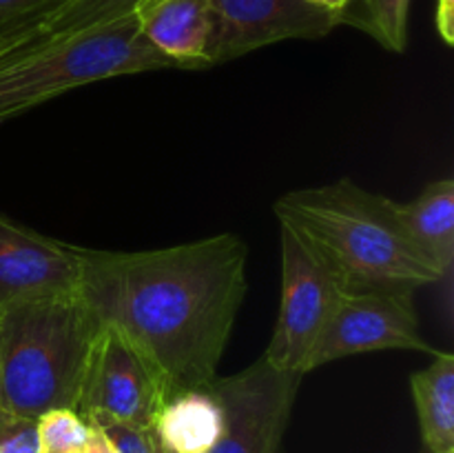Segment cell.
<instances>
[{"label": "cell", "mask_w": 454, "mask_h": 453, "mask_svg": "<svg viewBox=\"0 0 454 453\" xmlns=\"http://www.w3.org/2000/svg\"><path fill=\"white\" fill-rule=\"evenodd\" d=\"M168 391L137 346L109 324L96 329L75 411L87 422L114 420L153 429Z\"/></svg>", "instance_id": "cell-5"}, {"label": "cell", "mask_w": 454, "mask_h": 453, "mask_svg": "<svg viewBox=\"0 0 454 453\" xmlns=\"http://www.w3.org/2000/svg\"><path fill=\"white\" fill-rule=\"evenodd\" d=\"M411 0H353L341 13L340 25L366 31L386 52L403 53L408 47Z\"/></svg>", "instance_id": "cell-15"}, {"label": "cell", "mask_w": 454, "mask_h": 453, "mask_svg": "<svg viewBox=\"0 0 454 453\" xmlns=\"http://www.w3.org/2000/svg\"><path fill=\"white\" fill-rule=\"evenodd\" d=\"M224 429L220 400L207 389L173 393L155 417L153 433L176 453H208Z\"/></svg>", "instance_id": "cell-13"}, {"label": "cell", "mask_w": 454, "mask_h": 453, "mask_svg": "<svg viewBox=\"0 0 454 453\" xmlns=\"http://www.w3.org/2000/svg\"><path fill=\"white\" fill-rule=\"evenodd\" d=\"M434 27L437 34L448 47L454 44V0H437L434 9Z\"/></svg>", "instance_id": "cell-20"}, {"label": "cell", "mask_w": 454, "mask_h": 453, "mask_svg": "<svg viewBox=\"0 0 454 453\" xmlns=\"http://www.w3.org/2000/svg\"><path fill=\"white\" fill-rule=\"evenodd\" d=\"M301 373L279 371L262 355L233 376L213 380L224 429L208 453H278L295 409Z\"/></svg>", "instance_id": "cell-6"}, {"label": "cell", "mask_w": 454, "mask_h": 453, "mask_svg": "<svg viewBox=\"0 0 454 453\" xmlns=\"http://www.w3.org/2000/svg\"><path fill=\"white\" fill-rule=\"evenodd\" d=\"M424 449L430 453H454V355L439 351L433 362L411 376Z\"/></svg>", "instance_id": "cell-14"}, {"label": "cell", "mask_w": 454, "mask_h": 453, "mask_svg": "<svg viewBox=\"0 0 454 453\" xmlns=\"http://www.w3.org/2000/svg\"><path fill=\"white\" fill-rule=\"evenodd\" d=\"M419 453H430V451H426V449H421V451Z\"/></svg>", "instance_id": "cell-25"}, {"label": "cell", "mask_w": 454, "mask_h": 453, "mask_svg": "<svg viewBox=\"0 0 454 453\" xmlns=\"http://www.w3.org/2000/svg\"><path fill=\"white\" fill-rule=\"evenodd\" d=\"M213 13L211 65L282 43L315 40L331 34L340 20L306 0H208Z\"/></svg>", "instance_id": "cell-8"}, {"label": "cell", "mask_w": 454, "mask_h": 453, "mask_svg": "<svg viewBox=\"0 0 454 453\" xmlns=\"http://www.w3.org/2000/svg\"><path fill=\"white\" fill-rule=\"evenodd\" d=\"M53 453H84V449H78V451H53Z\"/></svg>", "instance_id": "cell-24"}, {"label": "cell", "mask_w": 454, "mask_h": 453, "mask_svg": "<svg viewBox=\"0 0 454 453\" xmlns=\"http://www.w3.org/2000/svg\"><path fill=\"white\" fill-rule=\"evenodd\" d=\"M153 453H176L173 449H168L167 444L162 442V440H158V435H155V442H153Z\"/></svg>", "instance_id": "cell-23"}, {"label": "cell", "mask_w": 454, "mask_h": 453, "mask_svg": "<svg viewBox=\"0 0 454 453\" xmlns=\"http://www.w3.org/2000/svg\"><path fill=\"white\" fill-rule=\"evenodd\" d=\"M62 3L65 0H0V31L35 20Z\"/></svg>", "instance_id": "cell-19"}, {"label": "cell", "mask_w": 454, "mask_h": 453, "mask_svg": "<svg viewBox=\"0 0 454 453\" xmlns=\"http://www.w3.org/2000/svg\"><path fill=\"white\" fill-rule=\"evenodd\" d=\"M145 3L146 0H65L35 20L0 31V62L29 56L89 29L131 16Z\"/></svg>", "instance_id": "cell-11"}, {"label": "cell", "mask_w": 454, "mask_h": 453, "mask_svg": "<svg viewBox=\"0 0 454 453\" xmlns=\"http://www.w3.org/2000/svg\"><path fill=\"white\" fill-rule=\"evenodd\" d=\"M91 440H89V444L84 447V453H118V449L111 444V440L106 438L98 426H91Z\"/></svg>", "instance_id": "cell-21"}, {"label": "cell", "mask_w": 454, "mask_h": 453, "mask_svg": "<svg viewBox=\"0 0 454 453\" xmlns=\"http://www.w3.org/2000/svg\"><path fill=\"white\" fill-rule=\"evenodd\" d=\"M395 216L412 247L450 275L454 262V180H434L411 203H395Z\"/></svg>", "instance_id": "cell-12"}, {"label": "cell", "mask_w": 454, "mask_h": 453, "mask_svg": "<svg viewBox=\"0 0 454 453\" xmlns=\"http://www.w3.org/2000/svg\"><path fill=\"white\" fill-rule=\"evenodd\" d=\"M282 305L264 358L279 371L306 376L310 354L346 293L335 271L288 226L279 225Z\"/></svg>", "instance_id": "cell-4"}, {"label": "cell", "mask_w": 454, "mask_h": 453, "mask_svg": "<svg viewBox=\"0 0 454 453\" xmlns=\"http://www.w3.org/2000/svg\"><path fill=\"white\" fill-rule=\"evenodd\" d=\"M89 425L98 426L111 440V444L118 449V453H153V429H142V426L114 420H96L89 422Z\"/></svg>", "instance_id": "cell-18"}, {"label": "cell", "mask_w": 454, "mask_h": 453, "mask_svg": "<svg viewBox=\"0 0 454 453\" xmlns=\"http://www.w3.org/2000/svg\"><path fill=\"white\" fill-rule=\"evenodd\" d=\"M140 31L176 69L211 65L213 13L208 0H146L136 9Z\"/></svg>", "instance_id": "cell-10"}, {"label": "cell", "mask_w": 454, "mask_h": 453, "mask_svg": "<svg viewBox=\"0 0 454 453\" xmlns=\"http://www.w3.org/2000/svg\"><path fill=\"white\" fill-rule=\"evenodd\" d=\"M306 3L313 4V7H317V9H322V12L333 13V16H337V20H340L341 13L350 7V3H353V0H306Z\"/></svg>", "instance_id": "cell-22"}, {"label": "cell", "mask_w": 454, "mask_h": 453, "mask_svg": "<svg viewBox=\"0 0 454 453\" xmlns=\"http://www.w3.org/2000/svg\"><path fill=\"white\" fill-rule=\"evenodd\" d=\"M0 453H43L38 422L0 407Z\"/></svg>", "instance_id": "cell-17"}, {"label": "cell", "mask_w": 454, "mask_h": 453, "mask_svg": "<svg viewBox=\"0 0 454 453\" xmlns=\"http://www.w3.org/2000/svg\"><path fill=\"white\" fill-rule=\"evenodd\" d=\"M96 322L78 293L25 302L0 315V407L38 420L78 409Z\"/></svg>", "instance_id": "cell-3"}, {"label": "cell", "mask_w": 454, "mask_h": 453, "mask_svg": "<svg viewBox=\"0 0 454 453\" xmlns=\"http://www.w3.org/2000/svg\"><path fill=\"white\" fill-rule=\"evenodd\" d=\"M78 298L96 327L122 331L168 391L217 378L247 296V244L235 234L146 251L80 247Z\"/></svg>", "instance_id": "cell-1"}, {"label": "cell", "mask_w": 454, "mask_h": 453, "mask_svg": "<svg viewBox=\"0 0 454 453\" xmlns=\"http://www.w3.org/2000/svg\"><path fill=\"white\" fill-rule=\"evenodd\" d=\"M273 211L335 271L346 291L415 293L446 280L406 238L395 200L350 178L288 191Z\"/></svg>", "instance_id": "cell-2"}, {"label": "cell", "mask_w": 454, "mask_h": 453, "mask_svg": "<svg viewBox=\"0 0 454 453\" xmlns=\"http://www.w3.org/2000/svg\"><path fill=\"white\" fill-rule=\"evenodd\" d=\"M82 256L0 213V315L18 305L78 293Z\"/></svg>", "instance_id": "cell-9"}, {"label": "cell", "mask_w": 454, "mask_h": 453, "mask_svg": "<svg viewBox=\"0 0 454 453\" xmlns=\"http://www.w3.org/2000/svg\"><path fill=\"white\" fill-rule=\"evenodd\" d=\"M412 296L411 291H346L310 354L306 373L372 351L437 354L421 336Z\"/></svg>", "instance_id": "cell-7"}, {"label": "cell", "mask_w": 454, "mask_h": 453, "mask_svg": "<svg viewBox=\"0 0 454 453\" xmlns=\"http://www.w3.org/2000/svg\"><path fill=\"white\" fill-rule=\"evenodd\" d=\"M35 422L43 453L78 451L91 440V425L75 409H51Z\"/></svg>", "instance_id": "cell-16"}]
</instances>
